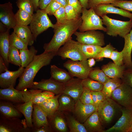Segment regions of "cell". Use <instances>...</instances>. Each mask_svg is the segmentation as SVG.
I'll return each instance as SVG.
<instances>
[{
  "label": "cell",
  "mask_w": 132,
  "mask_h": 132,
  "mask_svg": "<svg viewBox=\"0 0 132 132\" xmlns=\"http://www.w3.org/2000/svg\"><path fill=\"white\" fill-rule=\"evenodd\" d=\"M30 132L32 129L27 127L25 119L0 116V132Z\"/></svg>",
  "instance_id": "ba28073f"
},
{
  "label": "cell",
  "mask_w": 132,
  "mask_h": 132,
  "mask_svg": "<svg viewBox=\"0 0 132 132\" xmlns=\"http://www.w3.org/2000/svg\"><path fill=\"white\" fill-rule=\"evenodd\" d=\"M65 10L66 17L67 20L76 19L80 16V14L73 7L68 4L65 7Z\"/></svg>",
  "instance_id": "7bdbcfd3"
},
{
  "label": "cell",
  "mask_w": 132,
  "mask_h": 132,
  "mask_svg": "<svg viewBox=\"0 0 132 132\" xmlns=\"http://www.w3.org/2000/svg\"><path fill=\"white\" fill-rule=\"evenodd\" d=\"M87 61L89 66L91 67H92L95 64V59L93 58L88 59Z\"/></svg>",
  "instance_id": "91938a15"
},
{
  "label": "cell",
  "mask_w": 132,
  "mask_h": 132,
  "mask_svg": "<svg viewBox=\"0 0 132 132\" xmlns=\"http://www.w3.org/2000/svg\"><path fill=\"white\" fill-rule=\"evenodd\" d=\"M9 30L0 33V54L4 60L7 68L9 66L8 54L10 45L9 41Z\"/></svg>",
  "instance_id": "83f0119b"
},
{
  "label": "cell",
  "mask_w": 132,
  "mask_h": 132,
  "mask_svg": "<svg viewBox=\"0 0 132 132\" xmlns=\"http://www.w3.org/2000/svg\"><path fill=\"white\" fill-rule=\"evenodd\" d=\"M51 131L50 125L43 126L38 128H33L32 129V132H48Z\"/></svg>",
  "instance_id": "db71d44e"
},
{
  "label": "cell",
  "mask_w": 132,
  "mask_h": 132,
  "mask_svg": "<svg viewBox=\"0 0 132 132\" xmlns=\"http://www.w3.org/2000/svg\"><path fill=\"white\" fill-rule=\"evenodd\" d=\"M64 85V83L59 82L51 77L48 79H42L39 82H34L31 89H40L58 95L62 93Z\"/></svg>",
  "instance_id": "5bb4252c"
},
{
  "label": "cell",
  "mask_w": 132,
  "mask_h": 132,
  "mask_svg": "<svg viewBox=\"0 0 132 132\" xmlns=\"http://www.w3.org/2000/svg\"><path fill=\"white\" fill-rule=\"evenodd\" d=\"M115 7L129 11L132 12V0H122L114 2L111 3Z\"/></svg>",
  "instance_id": "bcb514c9"
},
{
  "label": "cell",
  "mask_w": 132,
  "mask_h": 132,
  "mask_svg": "<svg viewBox=\"0 0 132 132\" xmlns=\"http://www.w3.org/2000/svg\"><path fill=\"white\" fill-rule=\"evenodd\" d=\"M83 125L87 132H102V124L97 111L94 112L84 123Z\"/></svg>",
  "instance_id": "f1b7e54d"
},
{
  "label": "cell",
  "mask_w": 132,
  "mask_h": 132,
  "mask_svg": "<svg viewBox=\"0 0 132 132\" xmlns=\"http://www.w3.org/2000/svg\"><path fill=\"white\" fill-rule=\"evenodd\" d=\"M115 49V48L109 43L103 47L101 51L95 59L99 60L104 58H110L112 52Z\"/></svg>",
  "instance_id": "ee69618b"
},
{
  "label": "cell",
  "mask_w": 132,
  "mask_h": 132,
  "mask_svg": "<svg viewBox=\"0 0 132 132\" xmlns=\"http://www.w3.org/2000/svg\"><path fill=\"white\" fill-rule=\"evenodd\" d=\"M63 66L73 77L82 80L88 77L90 72L93 69L89 66L87 60L74 61L70 59L64 63Z\"/></svg>",
  "instance_id": "52a82bcc"
},
{
  "label": "cell",
  "mask_w": 132,
  "mask_h": 132,
  "mask_svg": "<svg viewBox=\"0 0 132 132\" xmlns=\"http://www.w3.org/2000/svg\"><path fill=\"white\" fill-rule=\"evenodd\" d=\"M19 50L22 63L21 67L25 68L33 61L36 55L37 50L32 45L31 46L29 49Z\"/></svg>",
  "instance_id": "1f68e13d"
},
{
  "label": "cell",
  "mask_w": 132,
  "mask_h": 132,
  "mask_svg": "<svg viewBox=\"0 0 132 132\" xmlns=\"http://www.w3.org/2000/svg\"><path fill=\"white\" fill-rule=\"evenodd\" d=\"M50 73L52 78L63 83L68 82L73 77L68 72L55 65L51 66Z\"/></svg>",
  "instance_id": "f546056e"
},
{
  "label": "cell",
  "mask_w": 132,
  "mask_h": 132,
  "mask_svg": "<svg viewBox=\"0 0 132 132\" xmlns=\"http://www.w3.org/2000/svg\"><path fill=\"white\" fill-rule=\"evenodd\" d=\"M111 98L123 107H132V88L123 82L112 93Z\"/></svg>",
  "instance_id": "8fae6325"
},
{
  "label": "cell",
  "mask_w": 132,
  "mask_h": 132,
  "mask_svg": "<svg viewBox=\"0 0 132 132\" xmlns=\"http://www.w3.org/2000/svg\"><path fill=\"white\" fill-rule=\"evenodd\" d=\"M97 110V108L94 105L83 104L79 99L76 102L73 111L78 119L84 123Z\"/></svg>",
  "instance_id": "d6986e66"
},
{
  "label": "cell",
  "mask_w": 132,
  "mask_h": 132,
  "mask_svg": "<svg viewBox=\"0 0 132 132\" xmlns=\"http://www.w3.org/2000/svg\"><path fill=\"white\" fill-rule=\"evenodd\" d=\"M121 79L123 82L129 85L132 88V69H126Z\"/></svg>",
  "instance_id": "816d5d0a"
},
{
  "label": "cell",
  "mask_w": 132,
  "mask_h": 132,
  "mask_svg": "<svg viewBox=\"0 0 132 132\" xmlns=\"http://www.w3.org/2000/svg\"><path fill=\"white\" fill-rule=\"evenodd\" d=\"M56 18V23H60L64 22L66 19L65 12V7L61 6L54 14Z\"/></svg>",
  "instance_id": "f907efd6"
},
{
  "label": "cell",
  "mask_w": 132,
  "mask_h": 132,
  "mask_svg": "<svg viewBox=\"0 0 132 132\" xmlns=\"http://www.w3.org/2000/svg\"><path fill=\"white\" fill-rule=\"evenodd\" d=\"M16 25L28 26L32 20L33 15L26 11L19 9L15 14Z\"/></svg>",
  "instance_id": "e575fe53"
},
{
  "label": "cell",
  "mask_w": 132,
  "mask_h": 132,
  "mask_svg": "<svg viewBox=\"0 0 132 132\" xmlns=\"http://www.w3.org/2000/svg\"><path fill=\"white\" fill-rule=\"evenodd\" d=\"M0 116L6 118H20L22 114L11 102L2 100L0 101Z\"/></svg>",
  "instance_id": "cb8c5ba5"
},
{
  "label": "cell",
  "mask_w": 132,
  "mask_h": 132,
  "mask_svg": "<svg viewBox=\"0 0 132 132\" xmlns=\"http://www.w3.org/2000/svg\"><path fill=\"white\" fill-rule=\"evenodd\" d=\"M84 90L79 98V100L85 104L94 105L91 94V91L88 88L84 87Z\"/></svg>",
  "instance_id": "f6af8a7d"
},
{
  "label": "cell",
  "mask_w": 132,
  "mask_h": 132,
  "mask_svg": "<svg viewBox=\"0 0 132 132\" xmlns=\"http://www.w3.org/2000/svg\"><path fill=\"white\" fill-rule=\"evenodd\" d=\"M122 115L115 124L102 132H130L132 123V107L121 108Z\"/></svg>",
  "instance_id": "7c38bea8"
},
{
  "label": "cell",
  "mask_w": 132,
  "mask_h": 132,
  "mask_svg": "<svg viewBox=\"0 0 132 132\" xmlns=\"http://www.w3.org/2000/svg\"><path fill=\"white\" fill-rule=\"evenodd\" d=\"M122 0H89L87 9H94L100 4H110L115 1Z\"/></svg>",
  "instance_id": "c3c4849f"
},
{
  "label": "cell",
  "mask_w": 132,
  "mask_h": 132,
  "mask_svg": "<svg viewBox=\"0 0 132 132\" xmlns=\"http://www.w3.org/2000/svg\"><path fill=\"white\" fill-rule=\"evenodd\" d=\"M0 99L17 104L24 103L23 90H18L14 87L1 88Z\"/></svg>",
  "instance_id": "ffe728a7"
},
{
  "label": "cell",
  "mask_w": 132,
  "mask_h": 132,
  "mask_svg": "<svg viewBox=\"0 0 132 132\" xmlns=\"http://www.w3.org/2000/svg\"><path fill=\"white\" fill-rule=\"evenodd\" d=\"M88 77L104 84L110 78L108 77L101 69H93L90 72Z\"/></svg>",
  "instance_id": "74e56055"
},
{
  "label": "cell",
  "mask_w": 132,
  "mask_h": 132,
  "mask_svg": "<svg viewBox=\"0 0 132 132\" xmlns=\"http://www.w3.org/2000/svg\"><path fill=\"white\" fill-rule=\"evenodd\" d=\"M53 121L54 128L58 131L63 132L67 131V127L64 119L61 117L54 115L50 119Z\"/></svg>",
  "instance_id": "60d3db41"
},
{
  "label": "cell",
  "mask_w": 132,
  "mask_h": 132,
  "mask_svg": "<svg viewBox=\"0 0 132 132\" xmlns=\"http://www.w3.org/2000/svg\"><path fill=\"white\" fill-rule=\"evenodd\" d=\"M61 6L59 3L52 0L44 10L48 14L50 15H53Z\"/></svg>",
  "instance_id": "681fc988"
},
{
  "label": "cell",
  "mask_w": 132,
  "mask_h": 132,
  "mask_svg": "<svg viewBox=\"0 0 132 132\" xmlns=\"http://www.w3.org/2000/svg\"><path fill=\"white\" fill-rule=\"evenodd\" d=\"M59 107L58 110H66L73 111L76 102L70 96L62 93L58 98Z\"/></svg>",
  "instance_id": "4dcf8cb0"
},
{
  "label": "cell",
  "mask_w": 132,
  "mask_h": 132,
  "mask_svg": "<svg viewBox=\"0 0 132 132\" xmlns=\"http://www.w3.org/2000/svg\"><path fill=\"white\" fill-rule=\"evenodd\" d=\"M16 3L19 9L24 10L32 15L33 14V6L30 0H17Z\"/></svg>",
  "instance_id": "b9f144b4"
},
{
  "label": "cell",
  "mask_w": 132,
  "mask_h": 132,
  "mask_svg": "<svg viewBox=\"0 0 132 132\" xmlns=\"http://www.w3.org/2000/svg\"><path fill=\"white\" fill-rule=\"evenodd\" d=\"M119 108L118 104L111 98L106 99L100 104L97 111L102 125L111 121L116 110Z\"/></svg>",
  "instance_id": "9c48e42d"
},
{
  "label": "cell",
  "mask_w": 132,
  "mask_h": 132,
  "mask_svg": "<svg viewBox=\"0 0 132 132\" xmlns=\"http://www.w3.org/2000/svg\"><path fill=\"white\" fill-rule=\"evenodd\" d=\"M8 59L9 63L21 67L22 63L20 50L16 48L10 46L8 54Z\"/></svg>",
  "instance_id": "d590c367"
},
{
  "label": "cell",
  "mask_w": 132,
  "mask_h": 132,
  "mask_svg": "<svg viewBox=\"0 0 132 132\" xmlns=\"http://www.w3.org/2000/svg\"><path fill=\"white\" fill-rule=\"evenodd\" d=\"M103 25L106 26L107 34L113 37L118 35L124 38L132 27V20L123 21L112 19L107 15L102 17Z\"/></svg>",
  "instance_id": "3957f363"
},
{
  "label": "cell",
  "mask_w": 132,
  "mask_h": 132,
  "mask_svg": "<svg viewBox=\"0 0 132 132\" xmlns=\"http://www.w3.org/2000/svg\"><path fill=\"white\" fill-rule=\"evenodd\" d=\"M68 122L71 132H87L83 124L80 123L73 117L70 116L69 118Z\"/></svg>",
  "instance_id": "ab89813d"
},
{
  "label": "cell",
  "mask_w": 132,
  "mask_h": 132,
  "mask_svg": "<svg viewBox=\"0 0 132 132\" xmlns=\"http://www.w3.org/2000/svg\"></svg>",
  "instance_id": "e7e4bbea"
},
{
  "label": "cell",
  "mask_w": 132,
  "mask_h": 132,
  "mask_svg": "<svg viewBox=\"0 0 132 132\" xmlns=\"http://www.w3.org/2000/svg\"><path fill=\"white\" fill-rule=\"evenodd\" d=\"M82 52L87 59L93 58L95 59L101 51L103 47L96 45L81 44Z\"/></svg>",
  "instance_id": "836d02e7"
},
{
  "label": "cell",
  "mask_w": 132,
  "mask_h": 132,
  "mask_svg": "<svg viewBox=\"0 0 132 132\" xmlns=\"http://www.w3.org/2000/svg\"><path fill=\"white\" fill-rule=\"evenodd\" d=\"M96 14L102 17L108 13H113L128 18L132 20V13L128 11L117 8L111 4H100L93 9Z\"/></svg>",
  "instance_id": "ac0fdd59"
},
{
  "label": "cell",
  "mask_w": 132,
  "mask_h": 132,
  "mask_svg": "<svg viewBox=\"0 0 132 132\" xmlns=\"http://www.w3.org/2000/svg\"><path fill=\"white\" fill-rule=\"evenodd\" d=\"M82 82L84 87L87 88L92 91H101L103 88V84L89 77L82 80Z\"/></svg>",
  "instance_id": "8d00e7d4"
},
{
  "label": "cell",
  "mask_w": 132,
  "mask_h": 132,
  "mask_svg": "<svg viewBox=\"0 0 132 132\" xmlns=\"http://www.w3.org/2000/svg\"><path fill=\"white\" fill-rule=\"evenodd\" d=\"M60 4L62 6L65 7L68 4L67 0H54Z\"/></svg>",
  "instance_id": "94428289"
},
{
  "label": "cell",
  "mask_w": 132,
  "mask_h": 132,
  "mask_svg": "<svg viewBox=\"0 0 132 132\" xmlns=\"http://www.w3.org/2000/svg\"><path fill=\"white\" fill-rule=\"evenodd\" d=\"M44 9H38L33 15L29 27L35 41L37 36L50 27L54 28L55 24L52 23Z\"/></svg>",
  "instance_id": "5b68a950"
},
{
  "label": "cell",
  "mask_w": 132,
  "mask_h": 132,
  "mask_svg": "<svg viewBox=\"0 0 132 132\" xmlns=\"http://www.w3.org/2000/svg\"><path fill=\"white\" fill-rule=\"evenodd\" d=\"M10 45L19 50L28 49L26 44L13 32L9 35Z\"/></svg>",
  "instance_id": "f35d334b"
},
{
  "label": "cell",
  "mask_w": 132,
  "mask_h": 132,
  "mask_svg": "<svg viewBox=\"0 0 132 132\" xmlns=\"http://www.w3.org/2000/svg\"><path fill=\"white\" fill-rule=\"evenodd\" d=\"M101 69L109 78L121 79L126 68L124 65L119 66L114 62H110L103 65Z\"/></svg>",
  "instance_id": "7402d4cb"
},
{
  "label": "cell",
  "mask_w": 132,
  "mask_h": 132,
  "mask_svg": "<svg viewBox=\"0 0 132 132\" xmlns=\"http://www.w3.org/2000/svg\"><path fill=\"white\" fill-rule=\"evenodd\" d=\"M60 48L57 52V55L65 59H70L74 61L87 60L83 54L81 44L71 38Z\"/></svg>",
  "instance_id": "8992f818"
},
{
  "label": "cell",
  "mask_w": 132,
  "mask_h": 132,
  "mask_svg": "<svg viewBox=\"0 0 132 132\" xmlns=\"http://www.w3.org/2000/svg\"><path fill=\"white\" fill-rule=\"evenodd\" d=\"M130 132H132V123L131 125L130 129Z\"/></svg>",
  "instance_id": "be15d7a7"
},
{
  "label": "cell",
  "mask_w": 132,
  "mask_h": 132,
  "mask_svg": "<svg viewBox=\"0 0 132 132\" xmlns=\"http://www.w3.org/2000/svg\"><path fill=\"white\" fill-rule=\"evenodd\" d=\"M96 93L97 99L99 106L101 103L103 101L106 99V98L105 95L101 91L96 92Z\"/></svg>",
  "instance_id": "6f0895ef"
},
{
  "label": "cell",
  "mask_w": 132,
  "mask_h": 132,
  "mask_svg": "<svg viewBox=\"0 0 132 132\" xmlns=\"http://www.w3.org/2000/svg\"><path fill=\"white\" fill-rule=\"evenodd\" d=\"M33 104L32 101H29L14 105L16 108L24 116L27 127L31 129L33 127L32 115Z\"/></svg>",
  "instance_id": "4316f807"
},
{
  "label": "cell",
  "mask_w": 132,
  "mask_h": 132,
  "mask_svg": "<svg viewBox=\"0 0 132 132\" xmlns=\"http://www.w3.org/2000/svg\"><path fill=\"white\" fill-rule=\"evenodd\" d=\"M82 22L81 16L76 19L67 20L60 23L56 22L52 38L49 43L44 45V52H57L62 45L71 38L72 35L78 29Z\"/></svg>",
  "instance_id": "6da1fadb"
},
{
  "label": "cell",
  "mask_w": 132,
  "mask_h": 132,
  "mask_svg": "<svg viewBox=\"0 0 132 132\" xmlns=\"http://www.w3.org/2000/svg\"><path fill=\"white\" fill-rule=\"evenodd\" d=\"M61 94L48 99L43 102L37 104L45 112L47 118L51 119L58 110L59 107L58 98Z\"/></svg>",
  "instance_id": "484cf974"
},
{
  "label": "cell",
  "mask_w": 132,
  "mask_h": 132,
  "mask_svg": "<svg viewBox=\"0 0 132 132\" xmlns=\"http://www.w3.org/2000/svg\"><path fill=\"white\" fill-rule=\"evenodd\" d=\"M52 0H39V8L41 9H45Z\"/></svg>",
  "instance_id": "11a10c76"
},
{
  "label": "cell",
  "mask_w": 132,
  "mask_h": 132,
  "mask_svg": "<svg viewBox=\"0 0 132 132\" xmlns=\"http://www.w3.org/2000/svg\"><path fill=\"white\" fill-rule=\"evenodd\" d=\"M82 79L73 78L64 83L62 93L68 95L76 102L79 99L84 89L82 84Z\"/></svg>",
  "instance_id": "9a60e30c"
},
{
  "label": "cell",
  "mask_w": 132,
  "mask_h": 132,
  "mask_svg": "<svg viewBox=\"0 0 132 132\" xmlns=\"http://www.w3.org/2000/svg\"><path fill=\"white\" fill-rule=\"evenodd\" d=\"M0 20L9 29H13L16 25L12 4L10 2L0 4Z\"/></svg>",
  "instance_id": "2e32d148"
},
{
  "label": "cell",
  "mask_w": 132,
  "mask_h": 132,
  "mask_svg": "<svg viewBox=\"0 0 132 132\" xmlns=\"http://www.w3.org/2000/svg\"><path fill=\"white\" fill-rule=\"evenodd\" d=\"M120 78H110L103 84L101 91L106 99L111 98L112 92L122 83Z\"/></svg>",
  "instance_id": "d6a6232c"
},
{
  "label": "cell",
  "mask_w": 132,
  "mask_h": 132,
  "mask_svg": "<svg viewBox=\"0 0 132 132\" xmlns=\"http://www.w3.org/2000/svg\"><path fill=\"white\" fill-rule=\"evenodd\" d=\"M74 34L76 36L77 41L81 44L101 46L105 44L104 34L99 31L92 30L82 32L76 31Z\"/></svg>",
  "instance_id": "30bf717a"
},
{
  "label": "cell",
  "mask_w": 132,
  "mask_h": 132,
  "mask_svg": "<svg viewBox=\"0 0 132 132\" xmlns=\"http://www.w3.org/2000/svg\"><path fill=\"white\" fill-rule=\"evenodd\" d=\"M8 69L5 61L3 58L0 56V74L5 71Z\"/></svg>",
  "instance_id": "9f6ffc18"
},
{
  "label": "cell",
  "mask_w": 132,
  "mask_h": 132,
  "mask_svg": "<svg viewBox=\"0 0 132 132\" xmlns=\"http://www.w3.org/2000/svg\"><path fill=\"white\" fill-rule=\"evenodd\" d=\"M110 58L116 65L119 66L124 65L123 55L122 51L119 52L117 50H115L112 52Z\"/></svg>",
  "instance_id": "7dc6e473"
},
{
  "label": "cell",
  "mask_w": 132,
  "mask_h": 132,
  "mask_svg": "<svg viewBox=\"0 0 132 132\" xmlns=\"http://www.w3.org/2000/svg\"><path fill=\"white\" fill-rule=\"evenodd\" d=\"M81 17L82 23L78 29L80 32L92 30H99L106 32V28L103 26L102 20L96 13L93 9L88 10L83 8Z\"/></svg>",
  "instance_id": "277c9868"
},
{
  "label": "cell",
  "mask_w": 132,
  "mask_h": 132,
  "mask_svg": "<svg viewBox=\"0 0 132 132\" xmlns=\"http://www.w3.org/2000/svg\"><path fill=\"white\" fill-rule=\"evenodd\" d=\"M124 44L122 50L124 65L126 68L132 69L131 53L132 50V29L124 38Z\"/></svg>",
  "instance_id": "d4e9b609"
},
{
  "label": "cell",
  "mask_w": 132,
  "mask_h": 132,
  "mask_svg": "<svg viewBox=\"0 0 132 132\" xmlns=\"http://www.w3.org/2000/svg\"><path fill=\"white\" fill-rule=\"evenodd\" d=\"M33 106L32 115L33 127L32 129L50 125L47 115L45 112L37 104H33Z\"/></svg>",
  "instance_id": "44dd1931"
},
{
  "label": "cell",
  "mask_w": 132,
  "mask_h": 132,
  "mask_svg": "<svg viewBox=\"0 0 132 132\" xmlns=\"http://www.w3.org/2000/svg\"><path fill=\"white\" fill-rule=\"evenodd\" d=\"M25 68L19 67L18 70L14 71H10L7 69L4 72L0 74L1 88H5L11 87H14L17 79L22 75Z\"/></svg>",
  "instance_id": "e0dca14e"
},
{
  "label": "cell",
  "mask_w": 132,
  "mask_h": 132,
  "mask_svg": "<svg viewBox=\"0 0 132 132\" xmlns=\"http://www.w3.org/2000/svg\"><path fill=\"white\" fill-rule=\"evenodd\" d=\"M13 32L28 46H31L35 40L29 26L16 25Z\"/></svg>",
  "instance_id": "603a6c76"
},
{
  "label": "cell",
  "mask_w": 132,
  "mask_h": 132,
  "mask_svg": "<svg viewBox=\"0 0 132 132\" xmlns=\"http://www.w3.org/2000/svg\"><path fill=\"white\" fill-rule=\"evenodd\" d=\"M57 55V52L55 51L44 52L41 54L36 55L33 61L25 68L20 77L16 89L22 91L27 88H31L37 73L42 67L49 65L54 57Z\"/></svg>",
  "instance_id": "7a4b0ae2"
},
{
  "label": "cell",
  "mask_w": 132,
  "mask_h": 132,
  "mask_svg": "<svg viewBox=\"0 0 132 132\" xmlns=\"http://www.w3.org/2000/svg\"><path fill=\"white\" fill-rule=\"evenodd\" d=\"M68 3L79 13H82L83 7L78 0H68Z\"/></svg>",
  "instance_id": "f5cc1de1"
},
{
  "label": "cell",
  "mask_w": 132,
  "mask_h": 132,
  "mask_svg": "<svg viewBox=\"0 0 132 132\" xmlns=\"http://www.w3.org/2000/svg\"><path fill=\"white\" fill-rule=\"evenodd\" d=\"M81 4L83 8H86L88 5L89 0H78Z\"/></svg>",
  "instance_id": "6125c7cd"
},
{
  "label": "cell",
  "mask_w": 132,
  "mask_h": 132,
  "mask_svg": "<svg viewBox=\"0 0 132 132\" xmlns=\"http://www.w3.org/2000/svg\"><path fill=\"white\" fill-rule=\"evenodd\" d=\"M33 4L34 10V11H36L39 8V0H30Z\"/></svg>",
  "instance_id": "680465c9"
},
{
  "label": "cell",
  "mask_w": 132,
  "mask_h": 132,
  "mask_svg": "<svg viewBox=\"0 0 132 132\" xmlns=\"http://www.w3.org/2000/svg\"><path fill=\"white\" fill-rule=\"evenodd\" d=\"M24 102L32 101L33 104H38L46 100L55 96V94L52 92L43 91L39 89L27 88L23 90Z\"/></svg>",
  "instance_id": "4fadbf2b"
}]
</instances>
